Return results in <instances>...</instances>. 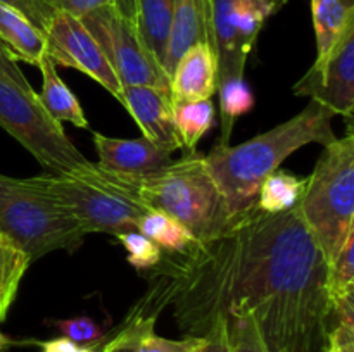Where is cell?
<instances>
[{"mask_svg": "<svg viewBox=\"0 0 354 352\" xmlns=\"http://www.w3.org/2000/svg\"><path fill=\"white\" fill-rule=\"evenodd\" d=\"M197 41L211 45L209 0H175L162 68L168 78L183 52Z\"/></svg>", "mask_w": 354, "mask_h": 352, "instance_id": "9a60e30c", "label": "cell"}, {"mask_svg": "<svg viewBox=\"0 0 354 352\" xmlns=\"http://www.w3.org/2000/svg\"><path fill=\"white\" fill-rule=\"evenodd\" d=\"M47 57L55 66L90 76L123 106V85L111 68L102 48L78 16L57 10L45 30Z\"/></svg>", "mask_w": 354, "mask_h": 352, "instance_id": "30bf717a", "label": "cell"}, {"mask_svg": "<svg viewBox=\"0 0 354 352\" xmlns=\"http://www.w3.org/2000/svg\"><path fill=\"white\" fill-rule=\"evenodd\" d=\"M45 2L52 9L64 10V12H69L78 17L106 6H121L133 10V0H45Z\"/></svg>", "mask_w": 354, "mask_h": 352, "instance_id": "4dcf8cb0", "label": "cell"}, {"mask_svg": "<svg viewBox=\"0 0 354 352\" xmlns=\"http://www.w3.org/2000/svg\"><path fill=\"white\" fill-rule=\"evenodd\" d=\"M50 324L61 331L62 337L71 340L78 347H95L106 337L104 328L88 316L69 317V320H52Z\"/></svg>", "mask_w": 354, "mask_h": 352, "instance_id": "83f0119b", "label": "cell"}, {"mask_svg": "<svg viewBox=\"0 0 354 352\" xmlns=\"http://www.w3.org/2000/svg\"><path fill=\"white\" fill-rule=\"evenodd\" d=\"M173 7L175 0H133V19L138 35L145 48L161 66L165 62Z\"/></svg>", "mask_w": 354, "mask_h": 352, "instance_id": "ac0fdd59", "label": "cell"}, {"mask_svg": "<svg viewBox=\"0 0 354 352\" xmlns=\"http://www.w3.org/2000/svg\"><path fill=\"white\" fill-rule=\"evenodd\" d=\"M216 93L220 97L221 121V137L216 144L230 145V137L232 131H234L235 121H237V117L244 116L249 110H252V107H254V95H252L248 83L244 81V76L220 83Z\"/></svg>", "mask_w": 354, "mask_h": 352, "instance_id": "cb8c5ba5", "label": "cell"}, {"mask_svg": "<svg viewBox=\"0 0 354 352\" xmlns=\"http://www.w3.org/2000/svg\"><path fill=\"white\" fill-rule=\"evenodd\" d=\"M140 340V338L133 337V335L130 333H124V331L121 330H114L113 333L107 337L102 338V342L100 344H97L95 351L97 352H137V342Z\"/></svg>", "mask_w": 354, "mask_h": 352, "instance_id": "d6a6232c", "label": "cell"}, {"mask_svg": "<svg viewBox=\"0 0 354 352\" xmlns=\"http://www.w3.org/2000/svg\"><path fill=\"white\" fill-rule=\"evenodd\" d=\"M0 126L16 138L47 173L76 171L90 164L73 145L61 123L41 106L38 93L0 78Z\"/></svg>", "mask_w": 354, "mask_h": 352, "instance_id": "52a82bcc", "label": "cell"}, {"mask_svg": "<svg viewBox=\"0 0 354 352\" xmlns=\"http://www.w3.org/2000/svg\"><path fill=\"white\" fill-rule=\"evenodd\" d=\"M26 179L75 216L88 233L137 231L138 221L149 211L131 193L124 176L104 171L93 162L76 171L44 173Z\"/></svg>", "mask_w": 354, "mask_h": 352, "instance_id": "277c9868", "label": "cell"}, {"mask_svg": "<svg viewBox=\"0 0 354 352\" xmlns=\"http://www.w3.org/2000/svg\"><path fill=\"white\" fill-rule=\"evenodd\" d=\"M335 114L320 102L310 104L290 119L241 145L214 144L206 164L227 199L232 214L254 204L265 178L280 168L292 152L308 144H332L335 140L332 119Z\"/></svg>", "mask_w": 354, "mask_h": 352, "instance_id": "7a4b0ae2", "label": "cell"}, {"mask_svg": "<svg viewBox=\"0 0 354 352\" xmlns=\"http://www.w3.org/2000/svg\"><path fill=\"white\" fill-rule=\"evenodd\" d=\"M194 352H234L232 351L230 333H228L227 316H218L213 326L197 338V345Z\"/></svg>", "mask_w": 354, "mask_h": 352, "instance_id": "f546056e", "label": "cell"}, {"mask_svg": "<svg viewBox=\"0 0 354 352\" xmlns=\"http://www.w3.org/2000/svg\"><path fill=\"white\" fill-rule=\"evenodd\" d=\"M315 38H317V59L322 62L334 48L341 35L354 21L353 0H311Z\"/></svg>", "mask_w": 354, "mask_h": 352, "instance_id": "d6986e66", "label": "cell"}, {"mask_svg": "<svg viewBox=\"0 0 354 352\" xmlns=\"http://www.w3.org/2000/svg\"><path fill=\"white\" fill-rule=\"evenodd\" d=\"M296 95H308L353 123L354 113V21L322 62H313L292 86Z\"/></svg>", "mask_w": 354, "mask_h": 352, "instance_id": "8fae6325", "label": "cell"}, {"mask_svg": "<svg viewBox=\"0 0 354 352\" xmlns=\"http://www.w3.org/2000/svg\"><path fill=\"white\" fill-rule=\"evenodd\" d=\"M0 78L9 79V81L16 83L17 86L24 90H31L33 86L30 85V81L26 79V76L23 75L19 68H17V62H14L12 59L9 57L7 50L3 48V45L0 43Z\"/></svg>", "mask_w": 354, "mask_h": 352, "instance_id": "836d02e7", "label": "cell"}, {"mask_svg": "<svg viewBox=\"0 0 354 352\" xmlns=\"http://www.w3.org/2000/svg\"><path fill=\"white\" fill-rule=\"evenodd\" d=\"M123 107L138 124L144 138L169 152L182 148L169 92L154 86H124Z\"/></svg>", "mask_w": 354, "mask_h": 352, "instance_id": "4fadbf2b", "label": "cell"}, {"mask_svg": "<svg viewBox=\"0 0 354 352\" xmlns=\"http://www.w3.org/2000/svg\"><path fill=\"white\" fill-rule=\"evenodd\" d=\"M0 43L14 62L38 66L47 55V37L23 12L0 3Z\"/></svg>", "mask_w": 354, "mask_h": 352, "instance_id": "2e32d148", "label": "cell"}, {"mask_svg": "<svg viewBox=\"0 0 354 352\" xmlns=\"http://www.w3.org/2000/svg\"><path fill=\"white\" fill-rule=\"evenodd\" d=\"M171 255L169 304L185 337L244 313L270 352H324L334 323L328 261L297 206L268 214L254 200L220 235Z\"/></svg>", "mask_w": 354, "mask_h": 352, "instance_id": "6da1fadb", "label": "cell"}, {"mask_svg": "<svg viewBox=\"0 0 354 352\" xmlns=\"http://www.w3.org/2000/svg\"><path fill=\"white\" fill-rule=\"evenodd\" d=\"M286 0H209L211 47L218 59V85L242 78L259 31Z\"/></svg>", "mask_w": 354, "mask_h": 352, "instance_id": "9c48e42d", "label": "cell"}, {"mask_svg": "<svg viewBox=\"0 0 354 352\" xmlns=\"http://www.w3.org/2000/svg\"><path fill=\"white\" fill-rule=\"evenodd\" d=\"M102 48L111 68L124 86H154L169 92V78L162 66L145 48L133 10L106 6L80 17Z\"/></svg>", "mask_w": 354, "mask_h": 352, "instance_id": "ba28073f", "label": "cell"}, {"mask_svg": "<svg viewBox=\"0 0 354 352\" xmlns=\"http://www.w3.org/2000/svg\"><path fill=\"white\" fill-rule=\"evenodd\" d=\"M306 183L308 178H297L290 171L277 169L259 186L256 206L268 214L287 213L299 206Z\"/></svg>", "mask_w": 354, "mask_h": 352, "instance_id": "44dd1931", "label": "cell"}, {"mask_svg": "<svg viewBox=\"0 0 354 352\" xmlns=\"http://www.w3.org/2000/svg\"><path fill=\"white\" fill-rule=\"evenodd\" d=\"M173 117H175V128L182 141V148L185 154H189L196 152L201 138L214 126L216 109L211 99L185 102L173 106Z\"/></svg>", "mask_w": 354, "mask_h": 352, "instance_id": "7402d4cb", "label": "cell"}, {"mask_svg": "<svg viewBox=\"0 0 354 352\" xmlns=\"http://www.w3.org/2000/svg\"><path fill=\"white\" fill-rule=\"evenodd\" d=\"M114 237L127 248L128 262L133 268H137L138 271L152 269L162 262L165 255H162L161 247L156 245L152 240H149L140 231H123V233H118Z\"/></svg>", "mask_w": 354, "mask_h": 352, "instance_id": "484cf974", "label": "cell"}, {"mask_svg": "<svg viewBox=\"0 0 354 352\" xmlns=\"http://www.w3.org/2000/svg\"><path fill=\"white\" fill-rule=\"evenodd\" d=\"M38 69L41 72V92L38 93V99L47 113L61 124L69 123L76 128H88L82 104L59 76L57 66L45 55L38 62Z\"/></svg>", "mask_w": 354, "mask_h": 352, "instance_id": "e0dca14e", "label": "cell"}, {"mask_svg": "<svg viewBox=\"0 0 354 352\" xmlns=\"http://www.w3.org/2000/svg\"><path fill=\"white\" fill-rule=\"evenodd\" d=\"M0 3H6V6H10L19 10V12H23L44 33L54 14L57 12L45 0H0Z\"/></svg>", "mask_w": 354, "mask_h": 352, "instance_id": "1f68e13d", "label": "cell"}, {"mask_svg": "<svg viewBox=\"0 0 354 352\" xmlns=\"http://www.w3.org/2000/svg\"><path fill=\"white\" fill-rule=\"evenodd\" d=\"M301 216L320 244L328 264L354 230V133L325 145L299 202Z\"/></svg>", "mask_w": 354, "mask_h": 352, "instance_id": "5b68a950", "label": "cell"}, {"mask_svg": "<svg viewBox=\"0 0 354 352\" xmlns=\"http://www.w3.org/2000/svg\"><path fill=\"white\" fill-rule=\"evenodd\" d=\"M10 344H12V342H10L9 338H7L6 335H3L2 331H0V352H7V351H9Z\"/></svg>", "mask_w": 354, "mask_h": 352, "instance_id": "d590c367", "label": "cell"}, {"mask_svg": "<svg viewBox=\"0 0 354 352\" xmlns=\"http://www.w3.org/2000/svg\"><path fill=\"white\" fill-rule=\"evenodd\" d=\"M0 233L33 262L55 251H76L88 231L28 179L0 175Z\"/></svg>", "mask_w": 354, "mask_h": 352, "instance_id": "8992f818", "label": "cell"}, {"mask_svg": "<svg viewBox=\"0 0 354 352\" xmlns=\"http://www.w3.org/2000/svg\"><path fill=\"white\" fill-rule=\"evenodd\" d=\"M75 352H97L93 347H76Z\"/></svg>", "mask_w": 354, "mask_h": 352, "instance_id": "8d00e7d4", "label": "cell"}, {"mask_svg": "<svg viewBox=\"0 0 354 352\" xmlns=\"http://www.w3.org/2000/svg\"><path fill=\"white\" fill-rule=\"evenodd\" d=\"M93 145L99 155L100 169L114 175L144 178L171 164L173 152L152 144L147 138H113L102 133H93Z\"/></svg>", "mask_w": 354, "mask_h": 352, "instance_id": "7c38bea8", "label": "cell"}, {"mask_svg": "<svg viewBox=\"0 0 354 352\" xmlns=\"http://www.w3.org/2000/svg\"><path fill=\"white\" fill-rule=\"evenodd\" d=\"M30 264V257L0 233V321L7 317Z\"/></svg>", "mask_w": 354, "mask_h": 352, "instance_id": "603a6c76", "label": "cell"}, {"mask_svg": "<svg viewBox=\"0 0 354 352\" xmlns=\"http://www.w3.org/2000/svg\"><path fill=\"white\" fill-rule=\"evenodd\" d=\"M228 333L234 352H270L249 314H228Z\"/></svg>", "mask_w": 354, "mask_h": 352, "instance_id": "4316f807", "label": "cell"}, {"mask_svg": "<svg viewBox=\"0 0 354 352\" xmlns=\"http://www.w3.org/2000/svg\"><path fill=\"white\" fill-rule=\"evenodd\" d=\"M38 345L41 347V352H75L76 347H78V345L73 344V342L68 340L66 337L38 342Z\"/></svg>", "mask_w": 354, "mask_h": 352, "instance_id": "e575fe53", "label": "cell"}, {"mask_svg": "<svg viewBox=\"0 0 354 352\" xmlns=\"http://www.w3.org/2000/svg\"><path fill=\"white\" fill-rule=\"evenodd\" d=\"M137 231L145 235L168 254H183L199 244L185 224L162 211L149 209L138 221Z\"/></svg>", "mask_w": 354, "mask_h": 352, "instance_id": "ffe728a7", "label": "cell"}, {"mask_svg": "<svg viewBox=\"0 0 354 352\" xmlns=\"http://www.w3.org/2000/svg\"><path fill=\"white\" fill-rule=\"evenodd\" d=\"M328 295L334 311L339 304L354 297V230L328 264Z\"/></svg>", "mask_w": 354, "mask_h": 352, "instance_id": "d4e9b609", "label": "cell"}, {"mask_svg": "<svg viewBox=\"0 0 354 352\" xmlns=\"http://www.w3.org/2000/svg\"><path fill=\"white\" fill-rule=\"evenodd\" d=\"M218 90V59L207 41H197L176 62L169 76L173 106L207 100Z\"/></svg>", "mask_w": 354, "mask_h": 352, "instance_id": "5bb4252c", "label": "cell"}, {"mask_svg": "<svg viewBox=\"0 0 354 352\" xmlns=\"http://www.w3.org/2000/svg\"><path fill=\"white\" fill-rule=\"evenodd\" d=\"M124 178L147 209L162 211L178 219L199 242L220 235L234 217L207 168L206 155L197 150L144 178Z\"/></svg>", "mask_w": 354, "mask_h": 352, "instance_id": "3957f363", "label": "cell"}, {"mask_svg": "<svg viewBox=\"0 0 354 352\" xmlns=\"http://www.w3.org/2000/svg\"><path fill=\"white\" fill-rule=\"evenodd\" d=\"M199 337H185L182 340L159 337L154 330L142 335L137 342V352H194Z\"/></svg>", "mask_w": 354, "mask_h": 352, "instance_id": "f1b7e54d", "label": "cell"}]
</instances>
